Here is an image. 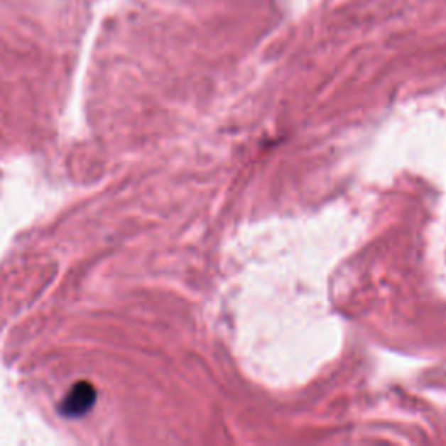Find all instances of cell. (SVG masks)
Listing matches in <instances>:
<instances>
[{"label":"cell","instance_id":"6da1fadb","mask_svg":"<svg viewBox=\"0 0 446 446\" xmlns=\"http://www.w3.org/2000/svg\"><path fill=\"white\" fill-rule=\"evenodd\" d=\"M96 396H98L96 394V389L89 382L75 384L67 394V398L61 401L60 411L65 417H82V415H86L87 411L93 408Z\"/></svg>","mask_w":446,"mask_h":446}]
</instances>
